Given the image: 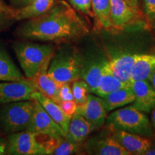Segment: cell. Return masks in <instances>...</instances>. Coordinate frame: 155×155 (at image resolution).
I'll return each mask as SVG.
<instances>
[{"instance_id": "cell-33", "label": "cell", "mask_w": 155, "mask_h": 155, "mask_svg": "<svg viewBox=\"0 0 155 155\" xmlns=\"http://www.w3.org/2000/svg\"><path fill=\"white\" fill-rule=\"evenodd\" d=\"M144 155H155V142H152L150 147L146 151Z\"/></svg>"}, {"instance_id": "cell-36", "label": "cell", "mask_w": 155, "mask_h": 155, "mask_svg": "<svg viewBox=\"0 0 155 155\" xmlns=\"http://www.w3.org/2000/svg\"><path fill=\"white\" fill-rule=\"evenodd\" d=\"M152 126L155 131V106L152 111Z\"/></svg>"}, {"instance_id": "cell-13", "label": "cell", "mask_w": 155, "mask_h": 155, "mask_svg": "<svg viewBox=\"0 0 155 155\" xmlns=\"http://www.w3.org/2000/svg\"><path fill=\"white\" fill-rule=\"evenodd\" d=\"M135 99L131 106L145 114L152 112L155 106V88L150 81H136L131 82Z\"/></svg>"}, {"instance_id": "cell-12", "label": "cell", "mask_w": 155, "mask_h": 155, "mask_svg": "<svg viewBox=\"0 0 155 155\" xmlns=\"http://www.w3.org/2000/svg\"><path fill=\"white\" fill-rule=\"evenodd\" d=\"M139 53L129 51H116L108 57V65L112 73L122 82L131 85V69L136 55Z\"/></svg>"}, {"instance_id": "cell-16", "label": "cell", "mask_w": 155, "mask_h": 155, "mask_svg": "<svg viewBox=\"0 0 155 155\" xmlns=\"http://www.w3.org/2000/svg\"><path fill=\"white\" fill-rule=\"evenodd\" d=\"M52 58L45 62L38 72L37 73L33 78H32L35 83L39 92L50 99L59 104L61 102L59 96V88L61 85L58 84L48 74V70Z\"/></svg>"}, {"instance_id": "cell-8", "label": "cell", "mask_w": 155, "mask_h": 155, "mask_svg": "<svg viewBox=\"0 0 155 155\" xmlns=\"http://www.w3.org/2000/svg\"><path fill=\"white\" fill-rule=\"evenodd\" d=\"M38 90L34 81L27 78L22 81L0 83V105L34 100V94Z\"/></svg>"}, {"instance_id": "cell-34", "label": "cell", "mask_w": 155, "mask_h": 155, "mask_svg": "<svg viewBox=\"0 0 155 155\" xmlns=\"http://www.w3.org/2000/svg\"><path fill=\"white\" fill-rule=\"evenodd\" d=\"M124 1L133 8L138 9V0H124Z\"/></svg>"}, {"instance_id": "cell-37", "label": "cell", "mask_w": 155, "mask_h": 155, "mask_svg": "<svg viewBox=\"0 0 155 155\" xmlns=\"http://www.w3.org/2000/svg\"><path fill=\"white\" fill-rule=\"evenodd\" d=\"M149 81H150L151 84H152V86L155 88V71L150 76V79H149Z\"/></svg>"}, {"instance_id": "cell-10", "label": "cell", "mask_w": 155, "mask_h": 155, "mask_svg": "<svg viewBox=\"0 0 155 155\" xmlns=\"http://www.w3.org/2000/svg\"><path fill=\"white\" fill-rule=\"evenodd\" d=\"M85 152L92 155H131L112 136L96 135L87 139Z\"/></svg>"}, {"instance_id": "cell-29", "label": "cell", "mask_w": 155, "mask_h": 155, "mask_svg": "<svg viewBox=\"0 0 155 155\" xmlns=\"http://www.w3.org/2000/svg\"><path fill=\"white\" fill-rule=\"evenodd\" d=\"M143 3L147 22L155 30V0H143Z\"/></svg>"}, {"instance_id": "cell-35", "label": "cell", "mask_w": 155, "mask_h": 155, "mask_svg": "<svg viewBox=\"0 0 155 155\" xmlns=\"http://www.w3.org/2000/svg\"><path fill=\"white\" fill-rule=\"evenodd\" d=\"M13 2L15 3H17L18 5H27L29 3H30L31 2L33 1V0H12Z\"/></svg>"}, {"instance_id": "cell-39", "label": "cell", "mask_w": 155, "mask_h": 155, "mask_svg": "<svg viewBox=\"0 0 155 155\" xmlns=\"http://www.w3.org/2000/svg\"><path fill=\"white\" fill-rule=\"evenodd\" d=\"M154 53H155V49H154Z\"/></svg>"}, {"instance_id": "cell-9", "label": "cell", "mask_w": 155, "mask_h": 155, "mask_svg": "<svg viewBox=\"0 0 155 155\" xmlns=\"http://www.w3.org/2000/svg\"><path fill=\"white\" fill-rule=\"evenodd\" d=\"M28 130L51 137H65L61 126L48 115L41 104L36 100H35V110L32 121Z\"/></svg>"}, {"instance_id": "cell-22", "label": "cell", "mask_w": 155, "mask_h": 155, "mask_svg": "<svg viewBox=\"0 0 155 155\" xmlns=\"http://www.w3.org/2000/svg\"><path fill=\"white\" fill-rule=\"evenodd\" d=\"M55 2V0H33L22 8L17 9L16 21L30 19L47 12Z\"/></svg>"}, {"instance_id": "cell-30", "label": "cell", "mask_w": 155, "mask_h": 155, "mask_svg": "<svg viewBox=\"0 0 155 155\" xmlns=\"http://www.w3.org/2000/svg\"><path fill=\"white\" fill-rule=\"evenodd\" d=\"M59 96L61 101H74L71 83H63L60 86Z\"/></svg>"}, {"instance_id": "cell-23", "label": "cell", "mask_w": 155, "mask_h": 155, "mask_svg": "<svg viewBox=\"0 0 155 155\" xmlns=\"http://www.w3.org/2000/svg\"><path fill=\"white\" fill-rule=\"evenodd\" d=\"M0 78L2 81H18L26 78L8 53L0 48Z\"/></svg>"}, {"instance_id": "cell-18", "label": "cell", "mask_w": 155, "mask_h": 155, "mask_svg": "<svg viewBox=\"0 0 155 155\" xmlns=\"http://www.w3.org/2000/svg\"><path fill=\"white\" fill-rule=\"evenodd\" d=\"M34 100H36L41 104L42 108L45 110L50 117L55 121L58 124L61 126L65 134H66L69 122L71 116L64 113L59 104L54 101L50 99L45 96L41 93L37 91L34 94Z\"/></svg>"}, {"instance_id": "cell-7", "label": "cell", "mask_w": 155, "mask_h": 155, "mask_svg": "<svg viewBox=\"0 0 155 155\" xmlns=\"http://www.w3.org/2000/svg\"><path fill=\"white\" fill-rule=\"evenodd\" d=\"M108 58L99 50H92L82 54V69L81 79L88 85L91 94L94 92L101 76Z\"/></svg>"}, {"instance_id": "cell-32", "label": "cell", "mask_w": 155, "mask_h": 155, "mask_svg": "<svg viewBox=\"0 0 155 155\" xmlns=\"http://www.w3.org/2000/svg\"><path fill=\"white\" fill-rule=\"evenodd\" d=\"M7 154V139L0 137V155Z\"/></svg>"}, {"instance_id": "cell-21", "label": "cell", "mask_w": 155, "mask_h": 155, "mask_svg": "<svg viewBox=\"0 0 155 155\" xmlns=\"http://www.w3.org/2000/svg\"><path fill=\"white\" fill-rule=\"evenodd\" d=\"M127 86H129V85L123 83L112 73L108 62L104 68L98 86L95 89L93 94L96 95L101 98H104L114 91Z\"/></svg>"}, {"instance_id": "cell-38", "label": "cell", "mask_w": 155, "mask_h": 155, "mask_svg": "<svg viewBox=\"0 0 155 155\" xmlns=\"http://www.w3.org/2000/svg\"><path fill=\"white\" fill-rule=\"evenodd\" d=\"M0 81H2V80H1V78H0Z\"/></svg>"}, {"instance_id": "cell-15", "label": "cell", "mask_w": 155, "mask_h": 155, "mask_svg": "<svg viewBox=\"0 0 155 155\" xmlns=\"http://www.w3.org/2000/svg\"><path fill=\"white\" fill-rule=\"evenodd\" d=\"M110 6L114 28H127L132 25L138 16V9L133 8L124 0H110Z\"/></svg>"}, {"instance_id": "cell-28", "label": "cell", "mask_w": 155, "mask_h": 155, "mask_svg": "<svg viewBox=\"0 0 155 155\" xmlns=\"http://www.w3.org/2000/svg\"><path fill=\"white\" fill-rule=\"evenodd\" d=\"M71 5L83 14L91 17H94L92 9L91 0H68Z\"/></svg>"}, {"instance_id": "cell-20", "label": "cell", "mask_w": 155, "mask_h": 155, "mask_svg": "<svg viewBox=\"0 0 155 155\" xmlns=\"http://www.w3.org/2000/svg\"><path fill=\"white\" fill-rule=\"evenodd\" d=\"M102 99L106 111L110 112L116 108L132 104L135 99V95L131 84L114 91L102 98Z\"/></svg>"}, {"instance_id": "cell-5", "label": "cell", "mask_w": 155, "mask_h": 155, "mask_svg": "<svg viewBox=\"0 0 155 155\" xmlns=\"http://www.w3.org/2000/svg\"><path fill=\"white\" fill-rule=\"evenodd\" d=\"M35 110V100L3 104L0 110V124L8 134L28 130Z\"/></svg>"}, {"instance_id": "cell-17", "label": "cell", "mask_w": 155, "mask_h": 155, "mask_svg": "<svg viewBox=\"0 0 155 155\" xmlns=\"http://www.w3.org/2000/svg\"><path fill=\"white\" fill-rule=\"evenodd\" d=\"M91 124L83 116L75 113L71 116L65 139L77 144H82L87 137L94 131Z\"/></svg>"}, {"instance_id": "cell-6", "label": "cell", "mask_w": 155, "mask_h": 155, "mask_svg": "<svg viewBox=\"0 0 155 155\" xmlns=\"http://www.w3.org/2000/svg\"><path fill=\"white\" fill-rule=\"evenodd\" d=\"M7 154L48 155L38 134L22 131L9 134L7 139Z\"/></svg>"}, {"instance_id": "cell-25", "label": "cell", "mask_w": 155, "mask_h": 155, "mask_svg": "<svg viewBox=\"0 0 155 155\" xmlns=\"http://www.w3.org/2000/svg\"><path fill=\"white\" fill-rule=\"evenodd\" d=\"M83 149L82 144L70 141L65 137H61L55 147L53 154V155H71L81 154Z\"/></svg>"}, {"instance_id": "cell-14", "label": "cell", "mask_w": 155, "mask_h": 155, "mask_svg": "<svg viewBox=\"0 0 155 155\" xmlns=\"http://www.w3.org/2000/svg\"><path fill=\"white\" fill-rule=\"evenodd\" d=\"M111 136L126 150L134 155H144L152 142L148 137L124 131L114 130Z\"/></svg>"}, {"instance_id": "cell-11", "label": "cell", "mask_w": 155, "mask_h": 155, "mask_svg": "<svg viewBox=\"0 0 155 155\" xmlns=\"http://www.w3.org/2000/svg\"><path fill=\"white\" fill-rule=\"evenodd\" d=\"M75 113L83 116L93 125L95 130L104 125L106 120V111L102 98L89 94L84 104L78 105Z\"/></svg>"}, {"instance_id": "cell-1", "label": "cell", "mask_w": 155, "mask_h": 155, "mask_svg": "<svg viewBox=\"0 0 155 155\" xmlns=\"http://www.w3.org/2000/svg\"><path fill=\"white\" fill-rule=\"evenodd\" d=\"M88 33L86 22L63 0L55 1L47 12L28 19L17 31L23 40L55 43L77 41Z\"/></svg>"}, {"instance_id": "cell-31", "label": "cell", "mask_w": 155, "mask_h": 155, "mask_svg": "<svg viewBox=\"0 0 155 155\" xmlns=\"http://www.w3.org/2000/svg\"><path fill=\"white\" fill-rule=\"evenodd\" d=\"M58 104L64 113L70 116H72L76 111L78 105L75 101H61Z\"/></svg>"}, {"instance_id": "cell-26", "label": "cell", "mask_w": 155, "mask_h": 155, "mask_svg": "<svg viewBox=\"0 0 155 155\" xmlns=\"http://www.w3.org/2000/svg\"><path fill=\"white\" fill-rule=\"evenodd\" d=\"M17 9L7 5L4 0H0V32L8 28L16 21Z\"/></svg>"}, {"instance_id": "cell-27", "label": "cell", "mask_w": 155, "mask_h": 155, "mask_svg": "<svg viewBox=\"0 0 155 155\" xmlns=\"http://www.w3.org/2000/svg\"><path fill=\"white\" fill-rule=\"evenodd\" d=\"M72 91L75 102L77 105L84 104L89 94H91L88 85L83 79H78L72 83Z\"/></svg>"}, {"instance_id": "cell-2", "label": "cell", "mask_w": 155, "mask_h": 155, "mask_svg": "<svg viewBox=\"0 0 155 155\" xmlns=\"http://www.w3.org/2000/svg\"><path fill=\"white\" fill-rule=\"evenodd\" d=\"M81 69L82 54L76 48L66 46L54 53L48 74L60 85L72 83L81 79Z\"/></svg>"}, {"instance_id": "cell-4", "label": "cell", "mask_w": 155, "mask_h": 155, "mask_svg": "<svg viewBox=\"0 0 155 155\" xmlns=\"http://www.w3.org/2000/svg\"><path fill=\"white\" fill-rule=\"evenodd\" d=\"M18 61L27 78H33L48 58L53 57L55 48L51 44L17 42L13 45Z\"/></svg>"}, {"instance_id": "cell-24", "label": "cell", "mask_w": 155, "mask_h": 155, "mask_svg": "<svg viewBox=\"0 0 155 155\" xmlns=\"http://www.w3.org/2000/svg\"><path fill=\"white\" fill-rule=\"evenodd\" d=\"M94 17L99 24L106 30L114 28L111 18L110 0H91Z\"/></svg>"}, {"instance_id": "cell-19", "label": "cell", "mask_w": 155, "mask_h": 155, "mask_svg": "<svg viewBox=\"0 0 155 155\" xmlns=\"http://www.w3.org/2000/svg\"><path fill=\"white\" fill-rule=\"evenodd\" d=\"M155 71V54H137L131 69V82L146 81Z\"/></svg>"}, {"instance_id": "cell-3", "label": "cell", "mask_w": 155, "mask_h": 155, "mask_svg": "<svg viewBox=\"0 0 155 155\" xmlns=\"http://www.w3.org/2000/svg\"><path fill=\"white\" fill-rule=\"evenodd\" d=\"M106 124L112 131H124L148 138L154 137V129L147 116L131 106L111 112L106 118Z\"/></svg>"}]
</instances>
